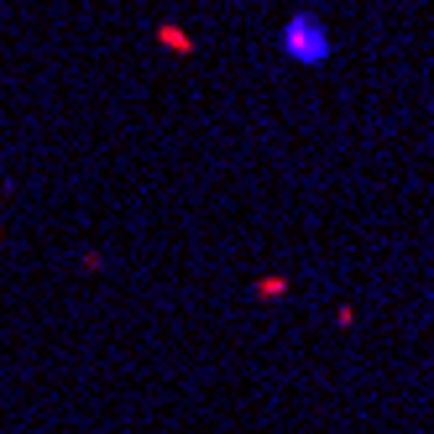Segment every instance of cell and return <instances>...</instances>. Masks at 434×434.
I'll list each match as a JSON object with an SVG mask.
<instances>
[{
	"label": "cell",
	"instance_id": "obj_1",
	"mask_svg": "<svg viewBox=\"0 0 434 434\" xmlns=\"http://www.w3.org/2000/svg\"><path fill=\"white\" fill-rule=\"evenodd\" d=\"M283 52L293 63H324L330 58V32H324L314 16H288L283 26Z\"/></svg>",
	"mask_w": 434,
	"mask_h": 434
}]
</instances>
